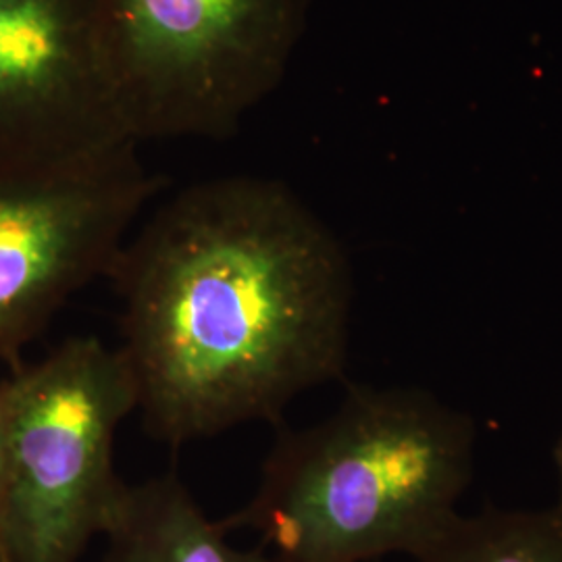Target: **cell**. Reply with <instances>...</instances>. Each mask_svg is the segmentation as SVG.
<instances>
[{
  "mask_svg": "<svg viewBox=\"0 0 562 562\" xmlns=\"http://www.w3.org/2000/svg\"><path fill=\"white\" fill-rule=\"evenodd\" d=\"M4 562H80L117 504L115 440L138 408L117 348L78 336L0 382Z\"/></svg>",
  "mask_w": 562,
  "mask_h": 562,
  "instance_id": "3",
  "label": "cell"
},
{
  "mask_svg": "<svg viewBox=\"0 0 562 562\" xmlns=\"http://www.w3.org/2000/svg\"><path fill=\"white\" fill-rule=\"evenodd\" d=\"M473 450L471 417L434 394L355 385L327 419L281 434L223 527L255 531L271 562L415 559L459 513Z\"/></svg>",
  "mask_w": 562,
  "mask_h": 562,
  "instance_id": "2",
  "label": "cell"
},
{
  "mask_svg": "<svg viewBox=\"0 0 562 562\" xmlns=\"http://www.w3.org/2000/svg\"><path fill=\"white\" fill-rule=\"evenodd\" d=\"M106 280L138 413L169 446L278 422L340 380L352 276L340 244L278 180L199 181L130 234Z\"/></svg>",
  "mask_w": 562,
  "mask_h": 562,
  "instance_id": "1",
  "label": "cell"
},
{
  "mask_svg": "<svg viewBox=\"0 0 562 562\" xmlns=\"http://www.w3.org/2000/svg\"><path fill=\"white\" fill-rule=\"evenodd\" d=\"M136 140H223L276 90L304 0H99Z\"/></svg>",
  "mask_w": 562,
  "mask_h": 562,
  "instance_id": "4",
  "label": "cell"
},
{
  "mask_svg": "<svg viewBox=\"0 0 562 562\" xmlns=\"http://www.w3.org/2000/svg\"><path fill=\"white\" fill-rule=\"evenodd\" d=\"M138 144L99 0H0V161Z\"/></svg>",
  "mask_w": 562,
  "mask_h": 562,
  "instance_id": "6",
  "label": "cell"
},
{
  "mask_svg": "<svg viewBox=\"0 0 562 562\" xmlns=\"http://www.w3.org/2000/svg\"><path fill=\"white\" fill-rule=\"evenodd\" d=\"M0 562H4V559H2V557H0Z\"/></svg>",
  "mask_w": 562,
  "mask_h": 562,
  "instance_id": "11",
  "label": "cell"
},
{
  "mask_svg": "<svg viewBox=\"0 0 562 562\" xmlns=\"http://www.w3.org/2000/svg\"><path fill=\"white\" fill-rule=\"evenodd\" d=\"M554 464H557V473H559V503L554 506L562 513V436L554 446Z\"/></svg>",
  "mask_w": 562,
  "mask_h": 562,
  "instance_id": "10",
  "label": "cell"
},
{
  "mask_svg": "<svg viewBox=\"0 0 562 562\" xmlns=\"http://www.w3.org/2000/svg\"><path fill=\"white\" fill-rule=\"evenodd\" d=\"M138 144L57 161H0V362L20 355L92 281L106 280L161 190Z\"/></svg>",
  "mask_w": 562,
  "mask_h": 562,
  "instance_id": "5",
  "label": "cell"
},
{
  "mask_svg": "<svg viewBox=\"0 0 562 562\" xmlns=\"http://www.w3.org/2000/svg\"><path fill=\"white\" fill-rule=\"evenodd\" d=\"M102 538L104 562H271L229 542L173 473L125 483Z\"/></svg>",
  "mask_w": 562,
  "mask_h": 562,
  "instance_id": "7",
  "label": "cell"
},
{
  "mask_svg": "<svg viewBox=\"0 0 562 562\" xmlns=\"http://www.w3.org/2000/svg\"><path fill=\"white\" fill-rule=\"evenodd\" d=\"M4 494V417H2V401H0V504Z\"/></svg>",
  "mask_w": 562,
  "mask_h": 562,
  "instance_id": "9",
  "label": "cell"
},
{
  "mask_svg": "<svg viewBox=\"0 0 562 562\" xmlns=\"http://www.w3.org/2000/svg\"><path fill=\"white\" fill-rule=\"evenodd\" d=\"M417 562H562V513L485 508L477 515L457 513Z\"/></svg>",
  "mask_w": 562,
  "mask_h": 562,
  "instance_id": "8",
  "label": "cell"
}]
</instances>
